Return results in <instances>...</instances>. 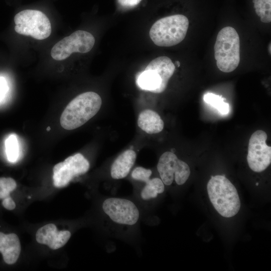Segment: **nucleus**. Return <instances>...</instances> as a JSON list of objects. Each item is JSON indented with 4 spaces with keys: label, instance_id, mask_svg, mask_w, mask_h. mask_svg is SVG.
<instances>
[{
    "label": "nucleus",
    "instance_id": "nucleus-22",
    "mask_svg": "<svg viewBox=\"0 0 271 271\" xmlns=\"http://www.w3.org/2000/svg\"><path fill=\"white\" fill-rule=\"evenodd\" d=\"M8 87L5 78L0 76V102L5 98L7 92Z\"/></svg>",
    "mask_w": 271,
    "mask_h": 271
},
{
    "label": "nucleus",
    "instance_id": "nucleus-13",
    "mask_svg": "<svg viewBox=\"0 0 271 271\" xmlns=\"http://www.w3.org/2000/svg\"><path fill=\"white\" fill-rule=\"evenodd\" d=\"M21 250L20 241L16 234H5L0 232V252L6 263H15L19 257Z\"/></svg>",
    "mask_w": 271,
    "mask_h": 271
},
{
    "label": "nucleus",
    "instance_id": "nucleus-25",
    "mask_svg": "<svg viewBox=\"0 0 271 271\" xmlns=\"http://www.w3.org/2000/svg\"><path fill=\"white\" fill-rule=\"evenodd\" d=\"M176 63L178 64V67L180 66V63L179 61L176 62Z\"/></svg>",
    "mask_w": 271,
    "mask_h": 271
},
{
    "label": "nucleus",
    "instance_id": "nucleus-14",
    "mask_svg": "<svg viewBox=\"0 0 271 271\" xmlns=\"http://www.w3.org/2000/svg\"><path fill=\"white\" fill-rule=\"evenodd\" d=\"M136 158V152L131 149L127 150L120 154L111 165V178L118 180L126 177L134 165Z\"/></svg>",
    "mask_w": 271,
    "mask_h": 271
},
{
    "label": "nucleus",
    "instance_id": "nucleus-26",
    "mask_svg": "<svg viewBox=\"0 0 271 271\" xmlns=\"http://www.w3.org/2000/svg\"><path fill=\"white\" fill-rule=\"evenodd\" d=\"M269 53L270 54V43H269ZM268 49H269V48H268Z\"/></svg>",
    "mask_w": 271,
    "mask_h": 271
},
{
    "label": "nucleus",
    "instance_id": "nucleus-6",
    "mask_svg": "<svg viewBox=\"0 0 271 271\" xmlns=\"http://www.w3.org/2000/svg\"><path fill=\"white\" fill-rule=\"evenodd\" d=\"M15 31L20 35L29 36L37 40L49 37L52 28L50 21L43 12L36 10H25L14 17Z\"/></svg>",
    "mask_w": 271,
    "mask_h": 271
},
{
    "label": "nucleus",
    "instance_id": "nucleus-5",
    "mask_svg": "<svg viewBox=\"0 0 271 271\" xmlns=\"http://www.w3.org/2000/svg\"><path fill=\"white\" fill-rule=\"evenodd\" d=\"M175 70L171 59L160 56L152 60L138 79L139 86L143 89L161 93L166 89L169 80Z\"/></svg>",
    "mask_w": 271,
    "mask_h": 271
},
{
    "label": "nucleus",
    "instance_id": "nucleus-27",
    "mask_svg": "<svg viewBox=\"0 0 271 271\" xmlns=\"http://www.w3.org/2000/svg\"><path fill=\"white\" fill-rule=\"evenodd\" d=\"M50 127L49 126V127H48V128H47V129L48 130H50Z\"/></svg>",
    "mask_w": 271,
    "mask_h": 271
},
{
    "label": "nucleus",
    "instance_id": "nucleus-4",
    "mask_svg": "<svg viewBox=\"0 0 271 271\" xmlns=\"http://www.w3.org/2000/svg\"><path fill=\"white\" fill-rule=\"evenodd\" d=\"M189 27L188 18L180 14L171 15L157 21L149 35L155 44L160 47L177 45L185 38Z\"/></svg>",
    "mask_w": 271,
    "mask_h": 271
},
{
    "label": "nucleus",
    "instance_id": "nucleus-7",
    "mask_svg": "<svg viewBox=\"0 0 271 271\" xmlns=\"http://www.w3.org/2000/svg\"><path fill=\"white\" fill-rule=\"evenodd\" d=\"M95 38L90 33L78 30L59 41L52 47L51 57L56 60L67 58L73 53H86L93 47Z\"/></svg>",
    "mask_w": 271,
    "mask_h": 271
},
{
    "label": "nucleus",
    "instance_id": "nucleus-20",
    "mask_svg": "<svg viewBox=\"0 0 271 271\" xmlns=\"http://www.w3.org/2000/svg\"><path fill=\"white\" fill-rule=\"evenodd\" d=\"M17 184L12 178H0V199L9 196L10 193L14 190Z\"/></svg>",
    "mask_w": 271,
    "mask_h": 271
},
{
    "label": "nucleus",
    "instance_id": "nucleus-2",
    "mask_svg": "<svg viewBox=\"0 0 271 271\" xmlns=\"http://www.w3.org/2000/svg\"><path fill=\"white\" fill-rule=\"evenodd\" d=\"M210 200L222 216L231 217L240 210V200L236 189L224 176H212L207 186Z\"/></svg>",
    "mask_w": 271,
    "mask_h": 271
},
{
    "label": "nucleus",
    "instance_id": "nucleus-9",
    "mask_svg": "<svg viewBox=\"0 0 271 271\" xmlns=\"http://www.w3.org/2000/svg\"><path fill=\"white\" fill-rule=\"evenodd\" d=\"M157 168L161 179L167 186L171 185L174 180L177 185H183L190 175L188 165L171 152H166L161 156Z\"/></svg>",
    "mask_w": 271,
    "mask_h": 271
},
{
    "label": "nucleus",
    "instance_id": "nucleus-17",
    "mask_svg": "<svg viewBox=\"0 0 271 271\" xmlns=\"http://www.w3.org/2000/svg\"><path fill=\"white\" fill-rule=\"evenodd\" d=\"M222 96L212 93H207L204 95V101L215 108L222 115H226L229 111V105L224 101Z\"/></svg>",
    "mask_w": 271,
    "mask_h": 271
},
{
    "label": "nucleus",
    "instance_id": "nucleus-24",
    "mask_svg": "<svg viewBox=\"0 0 271 271\" xmlns=\"http://www.w3.org/2000/svg\"><path fill=\"white\" fill-rule=\"evenodd\" d=\"M142 0H118L119 4L122 7L131 8L138 5Z\"/></svg>",
    "mask_w": 271,
    "mask_h": 271
},
{
    "label": "nucleus",
    "instance_id": "nucleus-11",
    "mask_svg": "<svg viewBox=\"0 0 271 271\" xmlns=\"http://www.w3.org/2000/svg\"><path fill=\"white\" fill-rule=\"evenodd\" d=\"M89 167V162L80 153L68 157L53 168L54 186L61 188L67 186L73 178L86 173Z\"/></svg>",
    "mask_w": 271,
    "mask_h": 271
},
{
    "label": "nucleus",
    "instance_id": "nucleus-23",
    "mask_svg": "<svg viewBox=\"0 0 271 271\" xmlns=\"http://www.w3.org/2000/svg\"><path fill=\"white\" fill-rule=\"evenodd\" d=\"M2 205L6 209L9 210H13L16 207V204L15 202L10 196L3 199Z\"/></svg>",
    "mask_w": 271,
    "mask_h": 271
},
{
    "label": "nucleus",
    "instance_id": "nucleus-8",
    "mask_svg": "<svg viewBox=\"0 0 271 271\" xmlns=\"http://www.w3.org/2000/svg\"><path fill=\"white\" fill-rule=\"evenodd\" d=\"M102 208L106 216L118 225L132 226L140 218V213L137 205L127 199L107 198L103 202Z\"/></svg>",
    "mask_w": 271,
    "mask_h": 271
},
{
    "label": "nucleus",
    "instance_id": "nucleus-15",
    "mask_svg": "<svg viewBox=\"0 0 271 271\" xmlns=\"http://www.w3.org/2000/svg\"><path fill=\"white\" fill-rule=\"evenodd\" d=\"M138 125L141 129L149 134L159 133L164 127V121L160 115L149 109L144 110L139 114Z\"/></svg>",
    "mask_w": 271,
    "mask_h": 271
},
{
    "label": "nucleus",
    "instance_id": "nucleus-1",
    "mask_svg": "<svg viewBox=\"0 0 271 271\" xmlns=\"http://www.w3.org/2000/svg\"><path fill=\"white\" fill-rule=\"evenodd\" d=\"M101 104V97L94 92L88 91L78 95L63 111L60 120L61 126L67 130L80 127L96 114Z\"/></svg>",
    "mask_w": 271,
    "mask_h": 271
},
{
    "label": "nucleus",
    "instance_id": "nucleus-19",
    "mask_svg": "<svg viewBox=\"0 0 271 271\" xmlns=\"http://www.w3.org/2000/svg\"><path fill=\"white\" fill-rule=\"evenodd\" d=\"M6 151L7 158L10 162H15L19 155L18 141L15 134H11L6 140Z\"/></svg>",
    "mask_w": 271,
    "mask_h": 271
},
{
    "label": "nucleus",
    "instance_id": "nucleus-21",
    "mask_svg": "<svg viewBox=\"0 0 271 271\" xmlns=\"http://www.w3.org/2000/svg\"><path fill=\"white\" fill-rule=\"evenodd\" d=\"M151 170L142 167H137L131 172V176L135 180L146 183L150 179Z\"/></svg>",
    "mask_w": 271,
    "mask_h": 271
},
{
    "label": "nucleus",
    "instance_id": "nucleus-3",
    "mask_svg": "<svg viewBox=\"0 0 271 271\" xmlns=\"http://www.w3.org/2000/svg\"><path fill=\"white\" fill-rule=\"evenodd\" d=\"M214 57L218 68L229 73L238 66L240 57V39L232 27L222 28L218 33L214 47Z\"/></svg>",
    "mask_w": 271,
    "mask_h": 271
},
{
    "label": "nucleus",
    "instance_id": "nucleus-12",
    "mask_svg": "<svg viewBox=\"0 0 271 271\" xmlns=\"http://www.w3.org/2000/svg\"><path fill=\"white\" fill-rule=\"evenodd\" d=\"M71 233L68 230L59 231L52 223L46 224L39 228L36 234L37 241L47 245L52 249H57L63 246L68 241Z\"/></svg>",
    "mask_w": 271,
    "mask_h": 271
},
{
    "label": "nucleus",
    "instance_id": "nucleus-18",
    "mask_svg": "<svg viewBox=\"0 0 271 271\" xmlns=\"http://www.w3.org/2000/svg\"><path fill=\"white\" fill-rule=\"evenodd\" d=\"M257 15L263 23L271 22V0H253Z\"/></svg>",
    "mask_w": 271,
    "mask_h": 271
},
{
    "label": "nucleus",
    "instance_id": "nucleus-10",
    "mask_svg": "<svg viewBox=\"0 0 271 271\" xmlns=\"http://www.w3.org/2000/svg\"><path fill=\"white\" fill-rule=\"evenodd\" d=\"M266 133L257 130L251 136L248 147L247 161L251 170L261 172L265 170L271 163V147L266 144Z\"/></svg>",
    "mask_w": 271,
    "mask_h": 271
},
{
    "label": "nucleus",
    "instance_id": "nucleus-16",
    "mask_svg": "<svg viewBox=\"0 0 271 271\" xmlns=\"http://www.w3.org/2000/svg\"><path fill=\"white\" fill-rule=\"evenodd\" d=\"M164 191L165 184L162 180L159 178H154L145 183L141 191L140 196L144 200H149L156 198Z\"/></svg>",
    "mask_w": 271,
    "mask_h": 271
}]
</instances>
